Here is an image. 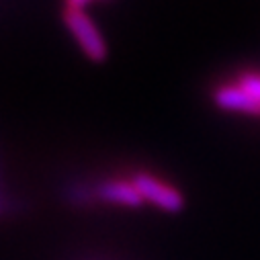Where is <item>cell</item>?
<instances>
[{
  "label": "cell",
  "instance_id": "cell-2",
  "mask_svg": "<svg viewBox=\"0 0 260 260\" xmlns=\"http://www.w3.org/2000/svg\"><path fill=\"white\" fill-rule=\"evenodd\" d=\"M63 23H66L68 31L74 35V39L86 53V57H90L92 61H103L107 57V43L96 25L84 15V11L66 9L63 11Z\"/></svg>",
  "mask_w": 260,
  "mask_h": 260
},
{
  "label": "cell",
  "instance_id": "cell-3",
  "mask_svg": "<svg viewBox=\"0 0 260 260\" xmlns=\"http://www.w3.org/2000/svg\"><path fill=\"white\" fill-rule=\"evenodd\" d=\"M94 197L121 207H140L144 203L140 190L132 180H103L94 184Z\"/></svg>",
  "mask_w": 260,
  "mask_h": 260
},
{
  "label": "cell",
  "instance_id": "cell-1",
  "mask_svg": "<svg viewBox=\"0 0 260 260\" xmlns=\"http://www.w3.org/2000/svg\"><path fill=\"white\" fill-rule=\"evenodd\" d=\"M132 182L140 190L142 199L152 203V205H156L158 209H162L166 213H178V211L184 209L182 192L178 188H174L172 184H166L158 176H152L148 172H138L132 178Z\"/></svg>",
  "mask_w": 260,
  "mask_h": 260
},
{
  "label": "cell",
  "instance_id": "cell-5",
  "mask_svg": "<svg viewBox=\"0 0 260 260\" xmlns=\"http://www.w3.org/2000/svg\"><path fill=\"white\" fill-rule=\"evenodd\" d=\"M90 197L96 199V197H94V186H88V184L72 182V184L68 186V190H66V199H68L70 203H74V205H84V203L90 201Z\"/></svg>",
  "mask_w": 260,
  "mask_h": 260
},
{
  "label": "cell",
  "instance_id": "cell-6",
  "mask_svg": "<svg viewBox=\"0 0 260 260\" xmlns=\"http://www.w3.org/2000/svg\"><path fill=\"white\" fill-rule=\"evenodd\" d=\"M238 86L260 101V72H244L238 76Z\"/></svg>",
  "mask_w": 260,
  "mask_h": 260
},
{
  "label": "cell",
  "instance_id": "cell-4",
  "mask_svg": "<svg viewBox=\"0 0 260 260\" xmlns=\"http://www.w3.org/2000/svg\"><path fill=\"white\" fill-rule=\"evenodd\" d=\"M213 103L223 111H236V113H248V115H260V101L254 99L250 92H246L238 84L219 86L213 92Z\"/></svg>",
  "mask_w": 260,
  "mask_h": 260
},
{
  "label": "cell",
  "instance_id": "cell-7",
  "mask_svg": "<svg viewBox=\"0 0 260 260\" xmlns=\"http://www.w3.org/2000/svg\"><path fill=\"white\" fill-rule=\"evenodd\" d=\"M92 0H66V9L70 11H84L86 5H90Z\"/></svg>",
  "mask_w": 260,
  "mask_h": 260
}]
</instances>
